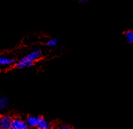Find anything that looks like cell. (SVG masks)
<instances>
[{
    "label": "cell",
    "instance_id": "cell-1",
    "mask_svg": "<svg viewBox=\"0 0 133 129\" xmlns=\"http://www.w3.org/2000/svg\"><path fill=\"white\" fill-rule=\"evenodd\" d=\"M41 51L37 49V50H34L33 51H31L30 53H29L26 56L23 57L22 59H20L17 64L16 66L19 69H23V68H26L29 66H31L34 62L37 60H38L41 56Z\"/></svg>",
    "mask_w": 133,
    "mask_h": 129
},
{
    "label": "cell",
    "instance_id": "cell-2",
    "mask_svg": "<svg viewBox=\"0 0 133 129\" xmlns=\"http://www.w3.org/2000/svg\"><path fill=\"white\" fill-rule=\"evenodd\" d=\"M15 64V59L12 57L1 55H0V69L11 67Z\"/></svg>",
    "mask_w": 133,
    "mask_h": 129
},
{
    "label": "cell",
    "instance_id": "cell-3",
    "mask_svg": "<svg viewBox=\"0 0 133 129\" xmlns=\"http://www.w3.org/2000/svg\"><path fill=\"white\" fill-rule=\"evenodd\" d=\"M12 120L9 116L3 115L0 117V129H10Z\"/></svg>",
    "mask_w": 133,
    "mask_h": 129
},
{
    "label": "cell",
    "instance_id": "cell-4",
    "mask_svg": "<svg viewBox=\"0 0 133 129\" xmlns=\"http://www.w3.org/2000/svg\"><path fill=\"white\" fill-rule=\"evenodd\" d=\"M28 128V125L26 124V122L23 121L21 119L19 118H16L13 119L12 121V125H11V128L10 129H27Z\"/></svg>",
    "mask_w": 133,
    "mask_h": 129
},
{
    "label": "cell",
    "instance_id": "cell-5",
    "mask_svg": "<svg viewBox=\"0 0 133 129\" xmlns=\"http://www.w3.org/2000/svg\"><path fill=\"white\" fill-rule=\"evenodd\" d=\"M42 118L41 117H35V116H30L27 118L26 124L30 127H38L41 120Z\"/></svg>",
    "mask_w": 133,
    "mask_h": 129
},
{
    "label": "cell",
    "instance_id": "cell-6",
    "mask_svg": "<svg viewBox=\"0 0 133 129\" xmlns=\"http://www.w3.org/2000/svg\"><path fill=\"white\" fill-rule=\"evenodd\" d=\"M37 128L39 129H49V128H50V124L48 123V121H47L45 119H44L42 118Z\"/></svg>",
    "mask_w": 133,
    "mask_h": 129
},
{
    "label": "cell",
    "instance_id": "cell-7",
    "mask_svg": "<svg viewBox=\"0 0 133 129\" xmlns=\"http://www.w3.org/2000/svg\"><path fill=\"white\" fill-rule=\"evenodd\" d=\"M8 99L5 97H0V111H2L7 105Z\"/></svg>",
    "mask_w": 133,
    "mask_h": 129
},
{
    "label": "cell",
    "instance_id": "cell-8",
    "mask_svg": "<svg viewBox=\"0 0 133 129\" xmlns=\"http://www.w3.org/2000/svg\"><path fill=\"white\" fill-rule=\"evenodd\" d=\"M125 37L126 40L129 43H132L133 42V30H128L125 33Z\"/></svg>",
    "mask_w": 133,
    "mask_h": 129
},
{
    "label": "cell",
    "instance_id": "cell-9",
    "mask_svg": "<svg viewBox=\"0 0 133 129\" xmlns=\"http://www.w3.org/2000/svg\"><path fill=\"white\" fill-rule=\"evenodd\" d=\"M57 43H58L57 39L52 38V39H51V40H49L47 41V45L49 46V47H55L57 44Z\"/></svg>",
    "mask_w": 133,
    "mask_h": 129
},
{
    "label": "cell",
    "instance_id": "cell-10",
    "mask_svg": "<svg viewBox=\"0 0 133 129\" xmlns=\"http://www.w3.org/2000/svg\"><path fill=\"white\" fill-rule=\"evenodd\" d=\"M56 129H72L70 127L67 126V125H60L58 126Z\"/></svg>",
    "mask_w": 133,
    "mask_h": 129
}]
</instances>
